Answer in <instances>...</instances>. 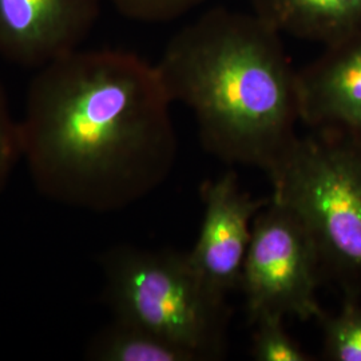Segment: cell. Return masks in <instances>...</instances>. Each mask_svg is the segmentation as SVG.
Returning <instances> with one entry per match:
<instances>
[{
  "label": "cell",
  "instance_id": "obj_1",
  "mask_svg": "<svg viewBox=\"0 0 361 361\" xmlns=\"http://www.w3.org/2000/svg\"><path fill=\"white\" fill-rule=\"evenodd\" d=\"M154 65L118 50H77L39 68L19 122L22 159L39 193L109 213L154 192L177 137Z\"/></svg>",
  "mask_w": 361,
  "mask_h": 361
},
{
  "label": "cell",
  "instance_id": "obj_2",
  "mask_svg": "<svg viewBox=\"0 0 361 361\" xmlns=\"http://www.w3.org/2000/svg\"><path fill=\"white\" fill-rule=\"evenodd\" d=\"M154 66L219 161L271 177L296 142L297 70L281 34L256 13L209 10L169 40Z\"/></svg>",
  "mask_w": 361,
  "mask_h": 361
},
{
  "label": "cell",
  "instance_id": "obj_3",
  "mask_svg": "<svg viewBox=\"0 0 361 361\" xmlns=\"http://www.w3.org/2000/svg\"><path fill=\"white\" fill-rule=\"evenodd\" d=\"M98 261L113 319L154 332L197 361L225 356L232 310L200 279L188 252L125 244L104 250Z\"/></svg>",
  "mask_w": 361,
  "mask_h": 361
},
{
  "label": "cell",
  "instance_id": "obj_4",
  "mask_svg": "<svg viewBox=\"0 0 361 361\" xmlns=\"http://www.w3.org/2000/svg\"><path fill=\"white\" fill-rule=\"evenodd\" d=\"M269 180L271 198L290 207L310 233L324 281L361 298V142L310 131Z\"/></svg>",
  "mask_w": 361,
  "mask_h": 361
},
{
  "label": "cell",
  "instance_id": "obj_5",
  "mask_svg": "<svg viewBox=\"0 0 361 361\" xmlns=\"http://www.w3.org/2000/svg\"><path fill=\"white\" fill-rule=\"evenodd\" d=\"M323 281L319 253L307 228L290 207L271 195L253 219L241 277L249 322L265 316L317 320L324 310L316 292Z\"/></svg>",
  "mask_w": 361,
  "mask_h": 361
},
{
  "label": "cell",
  "instance_id": "obj_6",
  "mask_svg": "<svg viewBox=\"0 0 361 361\" xmlns=\"http://www.w3.org/2000/svg\"><path fill=\"white\" fill-rule=\"evenodd\" d=\"M204 219L193 250L188 257L209 289L228 296L240 290L253 219L271 197L252 198L241 190L237 174L229 170L200 188Z\"/></svg>",
  "mask_w": 361,
  "mask_h": 361
},
{
  "label": "cell",
  "instance_id": "obj_7",
  "mask_svg": "<svg viewBox=\"0 0 361 361\" xmlns=\"http://www.w3.org/2000/svg\"><path fill=\"white\" fill-rule=\"evenodd\" d=\"M104 0H0V56L42 68L77 51Z\"/></svg>",
  "mask_w": 361,
  "mask_h": 361
},
{
  "label": "cell",
  "instance_id": "obj_8",
  "mask_svg": "<svg viewBox=\"0 0 361 361\" xmlns=\"http://www.w3.org/2000/svg\"><path fill=\"white\" fill-rule=\"evenodd\" d=\"M301 122L361 142V30L297 71Z\"/></svg>",
  "mask_w": 361,
  "mask_h": 361
},
{
  "label": "cell",
  "instance_id": "obj_9",
  "mask_svg": "<svg viewBox=\"0 0 361 361\" xmlns=\"http://www.w3.org/2000/svg\"><path fill=\"white\" fill-rule=\"evenodd\" d=\"M281 35L324 47L361 30V0H247Z\"/></svg>",
  "mask_w": 361,
  "mask_h": 361
},
{
  "label": "cell",
  "instance_id": "obj_10",
  "mask_svg": "<svg viewBox=\"0 0 361 361\" xmlns=\"http://www.w3.org/2000/svg\"><path fill=\"white\" fill-rule=\"evenodd\" d=\"M85 356L95 361H197L180 345L140 325L118 319L94 335Z\"/></svg>",
  "mask_w": 361,
  "mask_h": 361
},
{
  "label": "cell",
  "instance_id": "obj_11",
  "mask_svg": "<svg viewBox=\"0 0 361 361\" xmlns=\"http://www.w3.org/2000/svg\"><path fill=\"white\" fill-rule=\"evenodd\" d=\"M323 331L324 360L361 361V298L344 296L335 314L317 317Z\"/></svg>",
  "mask_w": 361,
  "mask_h": 361
},
{
  "label": "cell",
  "instance_id": "obj_12",
  "mask_svg": "<svg viewBox=\"0 0 361 361\" xmlns=\"http://www.w3.org/2000/svg\"><path fill=\"white\" fill-rule=\"evenodd\" d=\"M252 338V356L258 361H313L285 331L284 319L276 316L259 317Z\"/></svg>",
  "mask_w": 361,
  "mask_h": 361
},
{
  "label": "cell",
  "instance_id": "obj_13",
  "mask_svg": "<svg viewBox=\"0 0 361 361\" xmlns=\"http://www.w3.org/2000/svg\"><path fill=\"white\" fill-rule=\"evenodd\" d=\"M123 16L143 23H168L209 0H107Z\"/></svg>",
  "mask_w": 361,
  "mask_h": 361
},
{
  "label": "cell",
  "instance_id": "obj_14",
  "mask_svg": "<svg viewBox=\"0 0 361 361\" xmlns=\"http://www.w3.org/2000/svg\"><path fill=\"white\" fill-rule=\"evenodd\" d=\"M20 159L22 145L19 122L11 116L6 90L0 80V192L8 183Z\"/></svg>",
  "mask_w": 361,
  "mask_h": 361
}]
</instances>
